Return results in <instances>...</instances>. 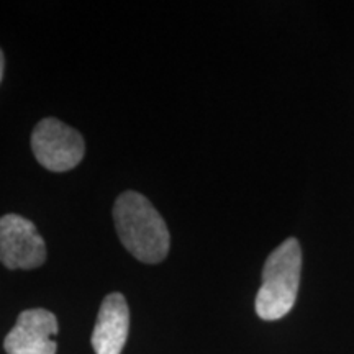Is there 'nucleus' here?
<instances>
[{"label": "nucleus", "mask_w": 354, "mask_h": 354, "mask_svg": "<svg viewBox=\"0 0 354 354\" xmlns=\"http://www.w3.org/2000/svg\"><path fill=\"white\" fill-rule=\"evenodd\" d=\"M302 271V250L295 238L277 246L266 259L263 284L256 295V313L261 320H281L294 308Z\"/></svg>", "instance_id": "2"}, {"label": "nucleus", "mask_w": 354, "mask_h": 354, "mask_svg": "<svg viewBox=\"0 0 354 354\" xmlns=\"http://www.w3.org/2000/svg\"><path fill=\"white\" fill-rule=\"evenodd\" d=\"M118 238L127 251L141 263L156 264L169 253V230L166 221L145 196L127 190L113 205Z\"/></svg>", "instance_id": "1"}, {"label": "nucleus", "mask_w": 354, "mask_h": 354, "mask_svg": "<svg viewBox=\"0 0 354 354\" xmlns=\"http://www.w3.org/2000/svg\"><path fill=\"white\" fill-rule=\"evenodd\" d=\"M46 261V245L33 221L8 214L0 216V263L7 269H35Z\"/></svg>", "instance_id": "4"}, {"label": "nucleus", "mask_w": 354, "mask_h": 354, "mask_svg": "<svg viewBox=\"0 0 354 354\" xmlns=\"http://www.w3.org/2000/svg\"><path fill=\"white\" fill-rule=\"evenodd\" d=\"M3 66H6V59H3V53L0 50V81H2L3 76Z\"/></svg>", "instance_id": "7"}, {"label": "nucleus", "mask_w": 354, "mask_h": 354, "mask_svg": "<svg viewBox=\"0 0 354 354\" xmlns=\"http://www.w3.org/2000/svg\"><path fill=\"white\" fill-rule=\"evenodd\" d=\"M130 330V310L125 297L118 292L109 294L100 305L92 331V348L95 354H122Z\"/></svg>", "instance_id": "6"}, {"label": "nucleus", "mask_w": 354, "mask_h": 354, "mask_svg": "<svg viewBox=\"0 0 354 354\" xmlns=\"http://www.w3.org/2000/svg\"><path fill=\"white\" fill-rule=\"evenodd\" d=\"M32 149L48 171L64 172L82 161L86 143L77 130L56 118H44L32 133Z\"/></svg>", "instance_id": "3"}, {"label": "nucleus", "mask_w": 354, "mask_h": 354, "mask_svg": "<svg viewBox=\"0 0 354 354\" xmlns=\"http://www.w3.org/2000/svg\"><path fill=\"white\" fill-rule=\"evenodd\" d=\"M57 331V320L50 310H25L6 336L3 348L7 354H56Z\"/></svg>", "instance_id": "5"}]
</instances>
